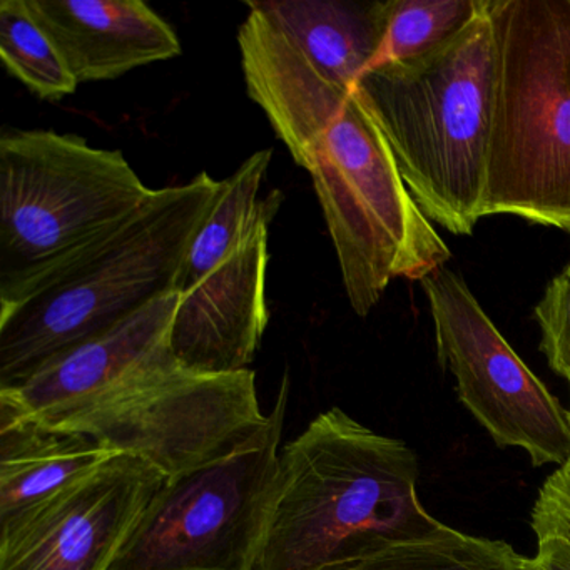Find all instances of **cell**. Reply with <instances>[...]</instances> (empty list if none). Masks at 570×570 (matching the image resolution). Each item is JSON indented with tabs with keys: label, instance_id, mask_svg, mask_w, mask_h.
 Masks as SVG:
<instances>
[{
	"label": "cell",
	"instance_id": "7c38bea8",
	"mask_svg": "<svg viewBox=\"0 0 570 570\" xmlns=\"http://www.w3.org/2000/svg\"><path fill=\"white\" fill-rule=\"evenodd\" d=\"M273 191L245 242L212 275L179 295L169 350L186 372L226 375L249 370L269 322L266 303L269 223L282 206Z\"/></svg>",
	"mask_w": 570,
	"mask_h": 570
},
{
	"label": "cell",
	"instance_id": "603a6c76",
	"mask_svg": "<svg viewBox=\"0 0 570 570\" xmlns=\"http://www.w3.org/2000/svg\"><path fill=\"white\" fill-rule=\"evenodd\" d=\"M569 422H570V413H569Z\"/></svg>",
	"mask_w": 570,
	"mask_h": 570
},
{
	"label": "cell",
	"instance_id": "6da1fadb",
	"mask_svg": "<svg viewBox=\"0 0 570 570\" xmlns=\"http://www.w3.org/2000/svg\"><path fill=\"white\" fill-rule=\"evenodd\" d=\"M405 442L338 406L320 413L279 455L278 483L255 570H330L426 539L445 523L416 492Z\"/></svg>",
	"mask_w": 570,
	"mask_h": 570
},
{
	"label": "cell",
	"instance_id": "ba28073f",
	"mask_svg": "<svg viewBox=\"0 0 570 570\" xmlns=\"http://www.w3.org/2000/svg\"><path fill=\"white\" fill-rule=\"evenodd\" d=\"M288 385L248 443L166 479L109 570H255L275 499Z\"/></svg>",
	"mask_w": 570,
	"mask_h": 570
},
{
	"label": "cell",
	"instance_id": "7402d4cb",
	"mask_svg": "<svg viewBox=\"0 0 570 570\" xmlns=\"http://www.w3.org/2000/svg\"><path fill=\"white\" fill-rule=\"evenodd\" d=\"M330 570H390L382 556L372 557L363 562L350 563V566L336 567Z\"/></svg>",
	"mask_w": 570,
	"mask_h": 570
},
{
	"label": "cell",
	"instance_id": "52a82bcc",
	"mask_svg": "<svg viewBox=\"0 0 570 570\" xmlns=\"http://www.w3.org/2000/svg\"><path fill=\"white\" fill-rule=\"evenodd\" d=\"M238 29L249 99L305 168L382 48L389 2H248Z\"/></svg>",
	"mask_w": 570,
	"mask_h": 570
},
{
	"label": "cell",
	"instance_id": "4fadbf2b",
	"mask_svg": "<svg viewBox=\"0 0 570 570\" xmlns=\"http://www.w3.org/2000/svg\"><path fill=\"white\" fill-rule=\"evenodd\" d=\"M179 293L163 296L115 328L86 340L11 390L0 410L49 426L69 425L142 373L175 360L169 330Z\"/></svg>",
	"mask_w": 570,
	"mask_h": 570
},
{
	"label": "cell",
	"instance_id": "2e32d148",
	"mask_svg": "<svg viewBox=\"0 0 570 570\" xmlns=\"http://www.w3.org/2000/svg\"><path fill=\"white\" fill-rule=\"evenodd\" d=\"M272 156V149L255 153L225 179L222 198L189 246L179 278V295L195 288L206 276L212 275L252 232L262 212L258 193Z\"/></svg>",
	"mask_w": 570,
	"mask_h": 570
},
{
	"label": "cell",
	"instance_id": "9c48e42d",
	"mask_svg": "<svg viewBox=\"0 0 570 570\" xmlns=\"http://www.w3.org/2000/svg\"><path fill=\"white\" fill-rule=\"evenodd\" d=\"M266 422L253 370L199 375L171 360L62 429L86 433L176 479L242 449Z\"/></svg>",
	"mask_w": 570,
	"mask_h": 570
},
{
	"label": "cell",
	"instance_id": "277c9868",
	"mask_svg": "<svg viewBox=\"0 0 570 570\" xmlns=\"http://www.w3.org/2000/svg\"><path fill=\"white\" fill-rule=\"evenodd\" d=\"M493 112L483 218L570 235V0H489Z\"/></svg>",
	"mask_w": 570,
	"mask_h": 570
},
{
	"label": "cell",
	"instance_id": "30bf717a",
	"mask_svg": "<svg viewBox=\"0 0 570 570\" xmlns=\"http://www.w3.org/2000/svg\"><path fill=\"white\" fill-rule=\"evenodd\" d=\"M440 365L460 402L499 446L527 452L533 465L570 460L569 413L513 352L462 276L446 268L423 278Z\"/></svg>",
	"mask_w": 570,
	"mask_h": 570
},
{
	"label": "cell",
	"instance_id": "ffe728a7",
	"mask_svg": "<svg viewBox=\"0 0 570 570\" xmlns=\"http://www.w3.org/2000/svg\"><path fill=\"white\" fill-rule=\"evenodd\" d=\"M533 315L542 332L540 348L550 368L570 383V263L550 279Z\"/></svg>",
	"mask_w": 570,
	"mask_h": 570
},
{
	"label": "cell",
	"instance_id": "8fae6325",
	"mask_svg": "<svg viewBox=\"0 0 570 570\" xmlns=\"http://www.w3.org/2000/svg\"><path fill=\"white\" fill-rule=\"evenodd\" d=\"M165 482L151 463L118 453L0 532V570H109Z\"/></svg>",
	"mask_w": 570,
	"mask_h": 570
},
{
	"label": "cell",
	"instance_id": "ac0fdd59",
	"mask_svg": "<svg viewBox=\"0 0 570 570\" xmlns=\"http://www.w3.org/2000/svg\"><path fill=\"white\" fill-rule=\"evenodd\" d=\"M487 0H389L382 48L373 66L409 62L459 38Z\"/></svg>",
	"mask_w": 570,
	"mask_h": 570
},
{
	"label": "cell",
	"instance_id": "44dd1931",
	"mask_svg": "<svg viewBox=\"0 0 570 570\" xmlns=\"http://www.w3.org/2000/svg\"><path fill=\"white\" fill-rule=\"evenodd\" d=\"M532 527L557 530L570 537V460L540 489L532 510Z\"/></svg>",
	"mask_w": 570,
	"mask_h": 570
},
{
	"label": "cell",
	"instance_id": "e0dca14e",
	"mask_svg": "<svg viewBox=\"0 0 570 570\" xmlns=\"http://www.w3.org/2000/svg\"><path fill=\"white\" fill-rule=\"evenodd\" d=\"M0 59L12 78L45 101L75 95L79 82L26 0L0 2Z\"/></svg>",
	"mask_w": 570,
	"mask_h": 570
},
{
	"label": "cell",
	"instance_id": "5b68a950",
	"mask_svg": "<svg viewBox=\"0 0 570 570\" xmlns=\"http://www.w3.org/2000/svg\"><path fill=\"white\" fill-rule=\"evenodd\" d=\"M151 193L119 149L46 129L2 132L0 305L118 228Z\"/></svg>",
	"mask_w": 570,
	"mask_h": 570
},
{
	"label": "cell",
	"instance_id": "3957f363",
	"mask_svg": "<svg viewBox=\"0 0 570 570\" xmlns=\"http://www.w3.org/2000/svg\"><path fill=\"white\" fill-rule=\"evenodd\" d=\"M355 91L423 215L453 235H472L483 218L492 131L493 38L487 6L439 51L366 69Z\"/></svg>",
	"mask_w": 570,
	"mask_h": 570
},
{
	"label": "cell",
	"instance_id": "9a60e30c",
	"mask_svg": "<svg viewBox=\"0 0 570 570\" xmlns=\"http://www.w3.org/2000/svg\"><path fill=\"white\" fill-rule=\"evenodd\" d=\"M116 455L86 433L0 410V532Z\"/></svg>",
	"mask_w": 570,
	"mask_h": 570
},
{
	"label": "cell",
	"instance_id": "5bb4252c",
	"mask_svg": "<svg viewBox=\"0 0 570 570\" xmlns=\"http://www.w3.org/2000/svg\"><path fill=\"white\" fill-rule=\"evenodd\" d=\"M79 85L112 81L181 55L175 29L142 0H26Z\"/></svg>",
	"mask_w": 570,
	"mask_h": 570
},
{
	"label": "cell",
	"instance_id": "8992f818",
	"mask_svg": "<svg viewBox=\"0 0 570 570\" xmlns=\"http://www.w3.org/2000/svg\"><path fill=\"white\" fill-rule=\"evenodd\" d=\"M353 312L366 316L395 278L445 268L449 246L410 195L379 126L353 89L305 166Z\"/></svg>",
	"mask_w": 570,
	"mask_h": 570
},
{
	"label": "cell",
	"instance_id": "d6986e66",
	"mask_svg": "<svg viewBox=\"0 0 570 570\" xmlns=\"http://www.w3.org/2000/svg\"><path fill=\"white\" fill-rule=\"evenodd\" d=\"M380 556L390 570H523V557L509 543L466 535L449 525Z\"/></svg>",
	"mask_w": 570,
	"mask_h": 570
},
{
	"label": "cell",
	"instance_id": "7a4b0ae2",
	"mask_svg": "<svg viewBox=\"0 0 570 570\" xmlns=\"http://www.w3.org/2000/svg\"><path fill=\"white\" fill-rule=\"evenodd\" d=\"M225 186L203 171L186 185L153 189L118 228L0 305V390L178 293L189 246Z\"/></svg>",
	"mask_w": 570,
	"mask_h": 570
}]
</instances>
